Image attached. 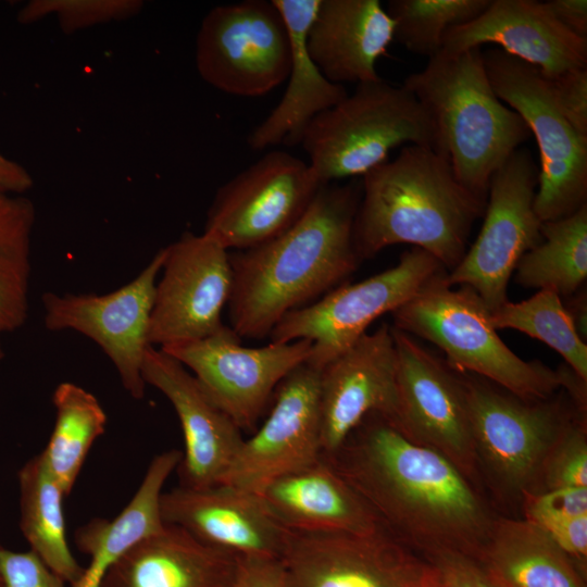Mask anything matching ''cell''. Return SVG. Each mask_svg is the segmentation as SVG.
I'll return each instance as SVG.
<instances>
[{
    "instance_id": "1",
    "label": "cell",
    "mask_w": 587,
    "mask_h": 587,
    "mask_svg": "<svg viewBox=\"0 0 587 587\" xmlns=\"http://www.w3.org/2000/svg\"><path fill=\"white\" fill-rule=\"evenodd\" d=\"M325 458L384 528L423 558L479 555L497 517L480 489L447 458L411 441L380 415H367Z\"/></svg>"
},
{
    "instance_id": "2",
    "label": "cell",
    "mask_w": 587,
    "mask_h": 587,
    "mask_svg": "<svg viewBox=\"0 0 587 587\" xmlns=\"http://www.w3.org/2000/svg\"><path fill=\"white\" fill-rule=\"evenodd\" d=\"M361 183L324 184L288 230L230 255V327L240 338L270 336L292 310L344 284L361 259L353 224Z\"/></svg>"
},
{
    "instance_id": "3",
    "label": "cell",
    "mask_w": 587,
    "mask_h": 587,
    "mask_svg": "<svg viewBox=\"0 0 587 587\" xmlns=\"http://www.w3.org/2000/svg\"><path fill=\"white\" fill-rule=\"evenodd\" d=\"M353 224L360 259L388 246L409 243L450 272L464 257L475 221L486 202L457 179L448 159L430 147L408 145L361 180Z\"/></svg>"
},
{
    "instance_id": "4",
    "label": "cell",
    "mask_w": 587,
    "mask_h": 587,
    "mask_svg": "<svg viewBox=\"0 0 587 587\" xmlns=\"http://www.w3.org/2000/svg\"><path fill=\"white\" fill-rule=\"evenodd\" d=\"M402 85L428 114L435 150L448 159L459 183L487 202L492 175L532 135L495 93L480 48L440 51Z\"/></svg>"
},
{
    "instance_id": "5",
    "label": "cell",
    "mask_w": 587,
    "mask_h": 587,
    "mask_svg": "<svg viewBox=\"0 0 587 587\" xmlns=\"http://www.w3.org/2000/svg\"><path fill=\"white\" fill-rule=\"evenodd\" d=\"M446 274L391 312L392 327L436 345L454 371L479 376L520 398L547 399L561 390L559 371L516 355L498 336L478 294L469 286L454 289Z\"/></svg>"
},
{
    "instance_id": "6",
    "label": "cell",
    "mask_w": 587,
    "mask_h": 587,
    "mask_svg": "<svg viewBox=\"0 0 587 587\" xmlns=\"http://www.w3.org/2000/svg\"><path fill=\"white\" fill-rule=\"evenodd\" d=\"M300 145L321 183L329 184L364 176L402 145L435 149L436 134L415 96L380 77L357 84L351 95L314 117Z\"/></svg>"
},
{
    "instance_id": "7",
    "label": "cell",
    "mask_w": 587,
    "mask_h": 587,
    "mask_svg": "<svg viewBox=\"0 0 587 587\" xmlns=\"http://www.w3.org/2000/svg\"><path fill=\"white\" fill-rule=\"evenodd\" d=\"M482 480L500 500L532 494L548 451L579 412L569 396L526 400L461 373ZM587 415V414H585Z\"/></svg>"
},
{
    "instance_id": "8",
    "label": "cell",
    "mask_w": 587,
    "mask_h": 587,
    "mask_svg": "<svg viewBox=\"0 0 587 587\" xmlns=\"http://www.w3.org/2000/svg\"><path fill=\"white\" fill-rule=\"evenodd\" d=\"M483 58L495 93L523 118L536 139L537 216L547 222L574 213L587 204V137L561 112L537 68L497 48L483 52Z\"/></svg>"
},
{
    "instance_id": "9",
    "label": "cell",
    "mask_w": 587,
    "mask_h": 587,
    "mask_svg": "<svg viewBox=\"0 0 587 587\" xmlns=\"http://www.w3.org/2000/svg\"><path fill=\"white\" fill-rule=\"evenodd\" d=\"M446 272L432 254L412 248L392 267L354 284L344 283L287 313L271 332V342L311 341L307 363L321 371L367 333L375 320L394 312Z\"/></svg>"
},
{
    "instance_id": "10",
    "label": "cell",
    "mask_w": 587,
    "mask_h": 587,
    "mask_svg": "<svg viewBox=\"0 0 587 587\" xmlns=\"http://www.w3.org/2000/svg\"><path fill=\"white\" fill-rule=\"evenodd\" d=\"M196 67L213 88L255 98L287 80L291 42L273 0L216 5L203 17L196 38Z\"/></svg>"
},
{
    "instance_id": "11",
    "label": "cell",
    "mask_w": 587,
    "mask_h": 587,
    "mask_svg": "<svg viewBox=\"0 0 587 587\" xmlns=\"http://www.w3.org/2000/svg\"><path fill=\"white\" fill-rule=\"evenodd\" d=\"M539 168L517 149L492 175L484 222L460 263L446 274L451 285L469 286L489 311L508 301L509 280L520 259L542 240L534 208Z\"/></svg>"
},
{
    "instance_id": "12",
    "label": "cell",
    "mask_w": 587,
    "mask_h": 587,
    "mask_svg": "<svg viewBox=\"0 0 587 587\" xmlns=\"http://www.w3.org/2000/svg\"><path fill=\"white\" fill-rule=\"evenodd\" d=\"M391 328L397 353V408L389 424L411 441L447 458L480 489L483 480L461 374L411 335Z\"/></svg>"
},
{
    "instance_id": "13",
    "label": "cell",
    "mask_w": 587,
    "mask_h": 587,
    "mask_svg": "<svg viewBox=\"0 0 587 587\" xmlns=\"http://www.w3.org/2000/svg\"><path fill=\"white\" fill-rule=\"evenodd\" d=\"M322 185L309 163L267 152L217 189L203 234L227 250L262 245L296 224Z\"/></svg>"
},
{
    "instance_id": "14",
    "label": "cell",
    "mask_w": 587,
    "mask_h": 587,
    "mask_svg": "<svg viewBox=\"0 0 587 587\" xmlns=\"http://www.w3.org/2000/svg\"><path fill=\"white\" fill-rule=\"evenodd\" d=\"M230 326L160 348L190 370L207 396L241 430H254L279 383L308 361L312 342L299 339L245 347Z\"/></svg>"
},
{
    "instance_id": "15",
    "label": "cell",
    "mask_w": 587,
    "mask_h": 587,
    "mask_svg": "<svg viewBox=\"0 0 587 587\" xmlns=\"http://www.w3.org/2000/svg\"><path fill=\"white\" fill-rule=\"evenodd\" d=\"M287 587H440L435 569L387 529L290 532L280 559Z\"/></svg>"
},
{
    "instance_id": "16",
    "label": "cell",
    "mask_w": 587,
    "mask_h": 587,
    "mask_svg": "<svg viewBox=\"0 0 587 587\" xmlns=\"http://www.w3.org/2000/svg\"><path fill=\"white\" fill-rule=\"evenodd\" d=\"M164 257L162 248L134 279L104 295L47 291L42 296L46 328L72 329L95 341L135 399L145 397L142 363L151 346L150 317Z\"/></svg>"
},
{
    "instance_id": "17",
    "label": "cell",
    "mask_w": 587,
    "mask_h": 587,
    "mask_svg": "<svg viewBox=\"0 0 587 587\" xmlns=\"http://www.w3.org/2000/svg\"><path fill=\"white\" fill-rule=\"evenodd\" d=\"M165 249L149 342L160 348L204 338L224 324L233 284L230 254L205 234L185 232Z\"/></svg>"
},
{
    "instance_id": "18",
    "label": "cell",
    "mask_w": 587,
    "mask_h": 587,
    "mask_svg": "<svg viewBox=\"0 0 587 587\" xmlns=\"http://www.w3.org/2000/svg\"><path fill=\"white\" fill-rule=\"evenodd\" d=\"M320 372L304 362L279 383L266 420L243 439L220 484L259 495L322 457Z\"/></svg>"
},
{
    "instance_id": "19",
    "label": "cell",
    "mask_w": 587,
    "mask_h": 587,
    "mask_svg": "<svg viewBox=\"0 0 587 587\" xmlns=\"http://www.w3.org/2000/svg\"><path fill=\"white\" fill-rule=\"evenodd\" d=\"M397 353L392 328L365 333L320 372L322 455L334 454L370 414L388 423L397 408Z\"/></svg>"
},
{
    "instance_id": "20",
    "label": "cell",
    "mask_w": 587,
    "mask_h": 587,
    "mask_svg": "<svg viewBox=\"0 0 587 587\" xmlns=\"http://www.w3.org/2000/svg\"><path fill=\"white\" fill-rule=\"evenodd\" d=\"M161 514L165 524L243 559L280 560L290 533L259 495L226 484L165 491Z\"/></svg>"
},
{
    "instance_id": "21",
    "label": "cell",
    "mask_w": 587,
    "mask_h": 587,
    "mask_svg": "<svg viewBox=\"0 0 587 587\" xmlns=\"http://www.w3.org/2000/svg\"><path fill=\"white\" fill-rule=\"evenodd\" d=\"M142 378L166 397L179 420L185 447L176 469L179 486L199 489L220 484L243 441L241 429L193 375L160 348H147Z\"/></svg>"
},
{
    "instance_id": "22",
    "label": "cell",
    "mask_w": 587,
    "mask_h": 587,
    "mask_svg": "<svg viewBox=\"0 0 587 587\" xmlns=\"http://www.w3.org/2000/svg\"><path fill=\"white\" fill-rule=\"evenodd\" d=\"M485 43L534 66L547 79L587 67V39L565 28L545 2L491 0L479 16L448 29L441 52L454 54Z\"/></svg>"
},
{
    "instance_id": "23",
    "label": "cell",
    "mask_w": 587,
    "mask_h": 587,
    "mask_svg": "<svg viewBox=\"0 0 587 587\" xmlns=\"http://www.w3.org/2000/svg\"><path fill=\"white\" fill-rule=\"evenodd\" d=\"M394 34V21L378 0H320L307 49L332 83L373 82L380 78L376 63Z\"/></svg>"
},
{
    "instance_id": "24",
    "label": "cell",
    "mask_w": 587,
    "mask_h": 587,
    "mask_svg": "<svg viewBox=\"0 0 587 587\" xmlns=\"http://www.w3.org/2000/svg\"><path fill=\"white\" fill-rule=\"evenodd\" d=\"M259 496L290 532L369 534L383 527L373 510L323 455L272 480Z\"/></svg>"
},
{
    "instance_id": "25",
    "label": "cell",
    "mask_w": 587,
    "mask_h": 587,
    "mask_svg": "<svg viewBox=\"0 0 587 587\" xmlns=\"http://www.w3.org/2000/svg\"><path fill=\"white\" fill-rule=\"evenodd\" d=\"M239 559L166 524L116 560L98 587H232Z\"/></svg>"
},
{
    "instance_id": "26",
    "label": "cell",
    "mask_w": 587,
    "mask_h": 587,
    "mask_svg": "<svg viewBox=\"0 0 587 587\" xmlns=\"http://www.w3.org/2000/svg\"><path fill=\"white\" fill-rule=\"evenodd\" d=\"M279 10L291 42V65L280 101L251 132L248 145L264 150L276 145L294 147L314 117L344 100V85L328 80L312 61L307 34L320 0H273Z\"/></svg>"
},
{
    "instance_id": "27",
    "label": "cell",
    "mask_w": 587,
    "mask_h": 587,
    "mask_svg": "<svg viewBox=\"0 0 587 587\" xmlns=\"http://www.w3.org/2000/svg\"><path fill=\"white\" fill-rule=\"evenodd\" d=\"M171 449L157 454L133 498L113 519H92L75 532L77 549L88 555L80 580L74 587H98L105 571L134 547L164 529L161 514L163 486L182 460Z\"/></svg>"
},
{
    "instance_id": "28",
    "label": "cell",
    "mask_w": 587,
    "mask_h": 587,
    "mask_svg": "<svg viewBox=\"0 0 587 587\" xmlns=\"http://www.w3.org/2000/svg\"><path fill=\"white\" fill-rule=\"evenodd\" d=\"M494 587H587V577L540 527L497 516L475 560Z\"/></svg>"
},
{
    "instance_id": "29",
    "label": "cell",
    "mask_w": 587,
    "mask_h": 587,
    "mask_svg": "<svg viewBox=\"0 0 587 587\" xmlns=\"http://www.w3.org/2000/svg\"><path fill=\"white\" fill-rule=\"evenodd\" d=\"M20 527L33 551L53 573L74 587L85 567L73 555L66 536V497L41 453L18 471Z\"/></svg>"
},
{
    "instance_id": "30",
    "label": "cell",
    "mask_w": 587,
    "mask_h": 587,
    "mask_svg": "<svg viewBox=\"0 0 587 587\" xmlns=\"http://www.w3.org/2000/svg\"><path fill=\"white\" fill-rule=\"evenodd\" d=\"M541 235L542 240L520 259L515 282L566 298L587 278V204L567 216L542 222Z\"/></svg>"
},
{
    "instance_id": "31",
    "label": "cell",
    "mask_w": 587,
    "mask_h": 587,
    "mask_svg": "<svg viewBox=\"0 0 587 587\" xmlns=\"http://www.w3.org/2000/svg\"><path fill=\"white\" fill-rule=\"evenodd\" d=\"M52 403L54 426L40 453L67 497L93 442L105 430L107 414L91 392L70 382L55 387Z\"/></svg>"
},
{
    "instance_id": "32",
    "label": "cell",
    "mask_w": 587,
    "mask_h": 587,
    "mask_svg": "<svg viewBox=\"0 0 587 587\" xmlns=\"http://www.w3.org/2000/svg\"><path fill=\"white\" fill-rule=\"evenodd\" d=\"M34 203L0 191V333L21 328L28 316Z\"/></svg>"
},
{
    "instance_id": "33",
    "label": "cell",
    "mask_w": 587,
    "mask_h": 587,
    "mask_svg": "<svg viewBox=\"0 0 587 587\" xmlns=\"http://www.w3.org/2000/svg\"><path fill=\"white\" fill-rule=\"evenodd\" d=\"M494 328H510L551 347L576 374L587 380V344L577 335L562 298L551 289H540L530 298L507 301L490 312Z\"/></svg>"
},
{
    "instance_id": "34",
    "label": "cell",
    "mask_w": 587,
    "mask_h": 587,
    "mask_svg": "<svg viewBox=\"0 0 587 587\" xmlns=\"http://www.w3.org/2000/svg\"><path fill=\"white\" fill-rule=\"evenodd\" d=\"M491 0H390L386 12L394 21V40L409 51L437 55L451 27L479 16Z\"/></svg>"
},
{
    "instance_id": "35",
    "label": "cell",
    "mask_w": 587,
    "mask_h": 587,
    "mask_svg": "<svg viewBox=\"0 0 587 587\" xmlns=\"http://www.w3.org/2000/svg\"><path fill=\"white\" fill-rule=\"evenodd\" d=\"M143 8L141 0H32L17 13L21 24H32L48 16L57 17L61 30H78L129 20Z\"/></svg>"
},
{
    "instance_id": "36",
    "label": "cell",
    "mask_w": 587,
    "mask_h": 587,
    "mask_svg": "<svg viewBox=\"0 0 587 587\" xmlns=\"http://www.w3.org/2000/svg\"><path fill=\"white\" fill-rule=\"evenodd\" d=\"M587 487V415L577 414L561 432L541 465L532 494Z\"/></svg>"
},
{
    "instance_id": "37",
    "label": "cell",
    "mask_w": 587,
    "mask_h": 587,
    "mask_svg": "<svg viewBox=\"0 0 587 587\" xmlns=\"http://www.w3.org/2000/svg\"><path fill=\"white\" fill-rule=\"evenodd\" d=\"M520 508L523 519L539 527L587 514V487L526 494L521 500Z\"/></svg>"
},
{
    "instance_id": "38",
    "label": "cell",
    "mask_w": 587,
    "mask_h": 587,
    "mask_svg": "<svg viewBox=\"0 0 587 587\" xmlns=\"http://www.w3.org/2000/svg\"><path fill=\"white\" fill-rule=\"evenodd\" d=\"M33 551L16 552L0 547V587H65Z\"/></svg>"
},
{
    "instance_id": "39",
    "label": "cell",
    "mask_w": 587,
    "mask_h": 587,
    "mask_svg": "<svg viewBox=\"0 0 587 587\" xmlns=\"http://www.w3.org/2000/svg\"><path fill=\"white\" fill-rule=\"evenodd\" d=\"M547 80L561 112L577 133L587 137V67L573 68Z\"/></svg>"
},
{
    "instance_id": "40",
    "label": "cell",
    "mask_w": 587,
    "mask_h": 587,
    "mask_svg": "<svg viewBox=\"0 0 587 587\" xmlns=\"http://www.w3.org/2000/svg\"><path fill=\"white\" fill-rule=\"evenodd\" d=\"M424 559L435 569L440 587H494L473 558L438 552Z\"/></svg>"
},
{
    "instance_id": "41",
    "label": "cell",
    "mask_w": 587,
    "mask_h": 587,
    "mask_svg": "<svg viewBox=\"0 0 587 587\" xmlns=\"http://www.w3.org/2000/svg\"><path fill=\"white\" fill-rule=\"evenodd\" d=\"M540 528L587 577V514L552 522Z\"/></svg>"
},
{
    "instance_id": "42",
    "label": "cell",
    "mask_w": 587,
    "mask_h": 587,
    "mask_svg": "<svg viewBox=\"0 0 587 587\" xmlns=\"http://www.w3.org/2000/svg\"><path fill=\"white\" fill-rule=\"evenodd\" d=\"M232 587H287L280 560L240 558Z\"/></svg>"
},
{
    "instance_id": "43",
    "label": "cell",
    "mask_w": 587,
    "mask_h": 587,
    "mask_svg": "<svg viewBox=\"0 0 587 587\" xmlns=\"http://www.w3.org/2000/svg\"><path fill=\"white\" fill-rule=\"evenodd\" d=\"M545 4L565 28L587 39L586 0H548Z\"/></svg>"
},
{
    "instance_id": "44",
    "label": "cell",
    "mask_w": 587,
    "mask_h": 587,
    "mask_svg": "<svg viewBox=\"0 0 587 587\" xmlns=\"http://www.w3.org/2000/svg\"><path fill=\"white\" fill-rule=\"evenodd\" d=\"M33 185V177L24 166L0 153V191L24 195Z\"/></svg>"
},
{
    "instance_id": "45",
    "label": "cell",
    "mask_w": 587,
    "mask_h": 587,
    "mask_svg": "<svg viewBox=\"0 0 587 587\" xmlns=\"http://www.w3.org/2000/svg\"><path fill=\"white\" fill-rule=\"evenodd\" d=\"M564 307L569 312L574 328L579 338L586 344L587 339V292L585 285L573 295L566 297Z\"/></svg>"
},
{
    "instance_id": "46",
    "label": "cell",
    "mask_w": 587,
    "mask_h": 587,
    "mask_svg": "<svg viewBox=\"0 0 587 587\" xmlns=\"http://www.w3.org/2000/svg\"><path fill=\"white\" fill-rule=\"evenodd\" d=\"M1 335L2 334L0 333V360L3 358V354H4L3 348H2V342H1Z\"/></svg>"
},
{
    "instance_id": "47",
    "label": "cell",
    "mask_w": 587,
    "mask_h": 587,
    "mask_svg": "<svg viewBox=\"0 0 587 587\" xmlns=\"http://www.w3.org/2000/svg\"><path fill=\"white\" fill-rule=\"evenodd\" d=\"M1 547V546H0Z\"/></svg>"
}]
</instances>
